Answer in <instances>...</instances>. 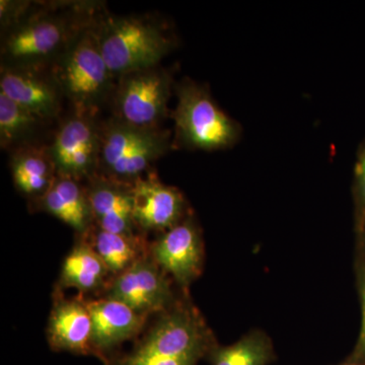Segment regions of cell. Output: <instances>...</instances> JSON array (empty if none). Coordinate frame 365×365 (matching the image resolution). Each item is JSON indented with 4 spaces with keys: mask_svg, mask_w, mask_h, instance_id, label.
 <instances>
[{
    "mask_svg": "<svg viewBox=\"0 0 365 365\" xmlns=\"http://www.w3.org/2000/svg\"><path fill=\"white\" fill-rule=\"evenodd\" d=\"M107 13L100 1H28L20 16L1 29L0 66L52 67Z\"/></svg>",
    "mask_w": 365,
    "mask_h": 365,
    "instance_id": "1",
    "label": "cell"
},
{
    "mask_svg": "<svg viewBox=\"0 0 365 365\" xmlns=\"http://www.w3.org/2000/svg\"><path fill=\"white\" fill-rule=\"evenodd\" d=\"M98 35L103 57L116 78L158 66L178 46L174 29L158 14L108 13L98 26Z\"/></svg>",
    "mask_w": 365,
    "mask_h": 365,
    "instance_id": "2",
    "label": "cell"
},
{
    "mask_svg": "<svg viewBox=\"0 0 365 365\" xmlns=\"http://www.w3.org/2000/svg\"><path fill=\"white\" fill-rule=\"evenodd\" d=\"M174 93L173 150H225L240 143L241 124L217 105L207 86L182 78L175 83Z\"/></svg>",
    "mask_w": 365,
    "mask_h": 365,
    "instance_id": "3",
    "label": "cell"
},
{
    "mask_svg": "<svg viewBox=\"0 0 365 365\" xmlns=\"http://www.w3.org/2000/svg\"><path fill=\"white\" fill-rule=\"evenodd\" d=\"M101 21L81 34L52 66L71 112L76 114L98 116L102 108L110 105L116 83V76L101 51L98 35Z\"/></svg>",
    "mask_w": 365,
    "mask_h": 365,
    "instance_id": "4",
    "label": "cell"
},
{
    "mask_svg": "<svg viewBox=\"0 0 365 365\" xmlns=\"http://www.w3.org/2000/svg\"><path fill=\"white\" fill-rule=\"evenodd\" d=\"M207 329L198 314L185 307H173L130 352L109 365H197L208 351Z\"/></svg>",
    "mask_w": 365,
    "mask_h": 365,
    "instance_id": "5",
    "label": "cell"
},
{
    "mask_svg": "<svg viewBox=\"0 0 365 365\" xmlns=\"http://www.w3.org/2000/svg\"><path fill=\"white\" fill-rule=\"evenodd\" d=\"M170 150H173L170 130L139 128L110 117L101 123L98 175L133 185L153 172L155 163Z\"/></svg>",
    "mask_w": 365,
    "mask_h": 365,
    "instance_id": "6",
    "label": "cell"
},
{
    "mask_svg": "<svg viewBox=\"0 0 365 365\" xmlns=\"http://www.w3.org/2000/svg\"><path fill=\"white\" fill-rule=\"evenodd\" d=\"M175 83L173 71L160 64L117 76L109 105L111 117L139 128H163L170 117Z\"/></svg>",
    "mask_w": 365,
    "mask_h": 365,
    "instance_id": "7",
    "label": "cell"
},
{
    "mask_svg": "<svg viewBox=\"0 0 365 365\" xmlns=\"http://www.w3.org/2000/svg\"><path fill=\"white\" fill-rule=\"evenodd\" d=\"M101 123L97 115L71 112L57 125L49 143L57 176L88 182L97 176Z\"/></svg>",
    "mask_w": 365,
    "mask_h": 365,
    "instance_id": "8",
    "label": "cell"
},
{
    "mask_svg": "<svg viewBox=\"0 0 365 365\" xmlns=\"http://www.w3.org/2000/svg\"><path fill=\"white\" fill-rule=\"evenodd\" d=\"M0 93L47 121L62 120L66 100L52 67L0 66Z\"/></svg>",
    "mask_w": 365,
    "mask_h": 365,
    "instance_id": "9",
    "label": "cell"
},
{
    "mask_svg": "<svg viewBox=\"0 0 365 365\" xmlns=\"http://www.w3.org/2000/svg\"><path fill=\"white\" fill-rule=\"evenodd\" d=\"M105 297L122 302L145 317L165 313L174 304V294L167 274L148 256L113 277Z\"/></svg>",
    "mask_w": 365,
    "mask_h": 365,
    "instance_id": "10",
    "label": "cell"
},
{
    "mask_svg": "<svg viewBox=\"0 0 365 365\" xmlns=\"http://www.w3.org/2000/svg\"><path fill=\"white\" fill-rule=\"evenodd\" d=\"M150 257L181 287H188L198 277L202 268L203 244L191 215L160 235L151 246Z\"/></svg>",
    "mask_w": 365,
    "mask_h": 365,
    "instance_id": "11",
    "label": "cell"
},
{
    "mask_svg": "<svg viewBox=\"0 0 365 365\" xmlns=\"http://www.w3.org/2000/svg\"><path fill=\"white\" fill-rule=\"evenodd\" d=\"M133 218L139 232H165L188 216L182 192L163 184L155 170L133 184Z\"/></svg>",
    "mask_w": 365,
    "mask_h": 365,
    "instance_id": "12",
    "label": "cell"
},
{
    "mask_svg": "<svg viewBox=\"0 0 365 365\" xmlns=\"http://www.w3.org/2000/svg\"><path fill=\"white\" fill-rule=\"evenodd\" d=\"M86 306L91 317V354L108 365L118 347L140 333L148 317L107 297L91 300Z\"/></svg>",
    "mask_w": 365,
    "mask_h": 365,
    "instance_id": "13",
    "label": "cell"
},
{
    "mask_svg": "<svg viewBox=\"0 0 365 365\" xmlns=\"http://www.w3.org/2000/svg\"><path fill=\"white\" fill-rule=\"evenodd\" d=\"M85 187L96 227L115 234L141 235L133 218V185L97 175Z\"/></svg>",
    "mask_w": 365,
    "mask_h": 365,
    "instance_id": "14",
    "label": "cell"
},
{
    "mask_svg": "<svg viewBox=\"0 0 365 365\" xmlns=\"http://www.w3.org/2000/svg\"><path fill=\"white\" fill-rule=\"evenodd\" d=\"M47 338L54 351L91 354V317L86 302L58 300L50 314Z\"/></svg>",
    "mask_w": 365,
    "mask_h": 365,
    "instance_id": "15",
    "label": "cell"
},
{
    "mask_svg": "<svg viewBox=\"0 0 365 365\" xmlns=\"http://www.w3.org/2000/svg\"><path fill=\"white\" fill-rule=\"evenodd\" d=\"M9 167L16 190L34 202L49 191L57 178L49 143L25 146L11 151Z\"/></svg>",
    "mask_w": 365,
    "mask_h": 365,
    "instance_id": "16",
    "label": "cell"
},
{
    "mask_svg": "<svg viewBox=\"0 0 365 365\" xmlns=\"http://www.w3.org/2000/svg\"><path fill=\"white\" fill-rule=\"evenodd\" d=\"M37 207L54 216L83 237L93 225L90 202L83 182L57 176L44 196L35 201Z\"/></svg>",
    "mask_w": 365,
    "mask_h": 365,
    "instance_id": "17",
    "label": "cell"
},
{
    "mask_svg": "<svg viewBox=\"0 0 365 365\" xmlns=\"http://www.w3.org/2000/svg\"><path fill=\"white\" fill-rule=\"evenodd\" d=\"M54 125L0 93V146L2 150L9 153L25 146L50 143L56 129L52 130Z\"/></svg>",
    "mask_w": 365,
    "mask_h": 365,
    "instance_id": "18",
    "label": "cell"
},
{
    "mask_svg": "<svg viewBox=\"0 0 365 365\" xmlns=\"http://www.w3.org/2000/svg\"><path fill=\"white\" fill-rule=\"evenodd\" d=\"M79 237L62 264L59 284L60 287L74 288L88 294L100 289L110 273L88 237Z\"/></svg>",
    "mask_w": 365,
    "mask_h": 365,
    "instance_id": "19",
    "label": "cell"
},
{
    "mask_svg": "<svg viewBox=\"0 0 365 365\" xmlns=\"http://www.w3.org/2000/svg\"><path fill=\"white\" fill-rule=\"evenodd\" d=\"M85 237H88L113 277L123 273L145 256L141 235L115 234L93 225Z\"/></svg>",
    "mask_w": 365,
    "mask_h": 365,
    "instance_id": "20",
    "label": "cell"
},
{
    "mask_svg": "<svg viewBox=\"0 0 365 365\" xmlns=\"http://www.w3.org/2000/svg\"><path fill=\"white\" fill-rule=\"evenodd\" d=\"M270 356L267 338L253 333L235 344L215 348L211 352V365H266Z\"/></svg>",
    "mask_w": 365,
    "mask_h": 365,
    "instance_id": "21",
    "label": "cell"
},
{
    "mask_svg": "<svg viewBox=\"0 0 365 365\" xmlns=\"http://www.w3.org/2000/svg\"><path fill=\"white\" fill-rule=\"evenodd\" d=\"M353 200L355 209V227L365 222V136L356 153L353 174Z\"/></svg>",
    "mask_w": 365,
    "mask_h": 365,
    "instance_id": "22",
    "label": "cell"
},
{
    "mask_svg": "<svg viewBox=\"0 0 365 365\" xmlns=\"http://www.w3.org/2000/svg\"><path fill=\"white\" fill-rule=\"evenodd\" d=\"M357 283L361 302V327L353 353V359L355 364H365V265L359 261L357 262Z\"/></svg>",
    "mask_w": 365,
    "mask_h": 365,
    "instance_id": "23",
    "label": "cell"
},
{
    "mask_svg": "<svg viewBox=\"0 0 365 365\" xmlns=\"http://www.w3.org/2000/svg\"><path fill=\"white\" fill-rule=\"evenodd\" d=\"M357 235H359V248L360 252L359 262L365 265V222L356 228Z\"/></svg>",
    "mask_w": 365,
    "mask_h": 365,
    "instance_id": "24",
    "label": "cell"
},
{
    "mask_svg": "<svg viewBox=\"0 0 365 365\" xmlns=\"http://www.w3.org/2000/svg\"><path fill=\"white\" fill-rule=\"evenodd\" d=\"M350 365H365V364H350Z\"/></svg>",
    "mask_w": 365,
    "mask_h": 365,
    "instance_id": "25",
    "label": "cell"
}]
</instances>
